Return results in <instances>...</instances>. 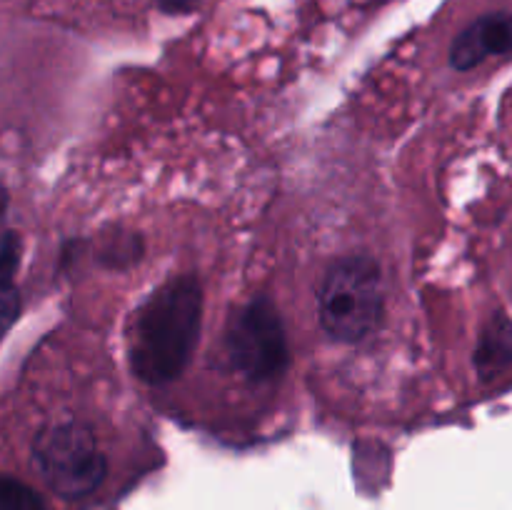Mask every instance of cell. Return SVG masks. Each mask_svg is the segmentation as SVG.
<instances>
[{
    "label": "cell",
    "mask_w": 512,
    "mask_h": 510,
    "mask_svg": "<svg viewBox=\"0 0 512 510\" xmlns=\"http://www.w3.org/2000/svg\"><path fill=\"white\" fill-rule=\"evenodd\" d=\"M203 318V290L198 280L173 278L140 305L130 330V363L150 385L178 378L193 355Z\"/></svg>",
    "instance_id": "1"
},
{
    "label": "cell",
    "mask_w": 512,
    "mask_h": 510,
    "mask_svg": "<svg viewBox=\"0 0 512 510\" xmlns=\"http://www.w3.org/2000/svg\"><path fill=\"white\" fill-rule=\"evenodd\" d=\"M33 465L40 480L65 503H80L108 480V458L93 430L78 420L53 423L35 435Z\"/></svg>",
    "instance_id": "2"
},
{
    "label": "cell",
    "mask_w": 512,
    "mask_h": 510,
    "mask_svg": "<svg viewBox=\"0 0 512 510\" xmlns=\"http://www.w3.org/2000/svg\"><path fill=\"white\" fill-rule=\"evenodd\" d=\"M383 278L365 255L343 258L328 270L320 288V323L340 343H360L383 320Z\"/></svg>",
    "instance_id": "3"
},
{
    "label": "cell",
    "mask_w": 512,
    "mask_h": 510,
    "mask_svg": "<svg viewBox=\"0 0 512 510\" xmlns=\"http://www.w3.org/2000/svg\"><path fill=\"white\" fill-rule=\"evenodd\" d=\"M225 348L233 368L245 378L275 380L288 365V338L283 320L265 298L250 300L230 318Z\"/></svg>",
    "instance_id": "4"
},
{
    "label": "cell",
    "mask_w": 512,
    "mask_h": 510,
    "mask_svg": "<svg viewBox=\"0 0 512 510\" xmlns=\"http://www.w3.org/2000/svg\"><path fill=\"white\" fill-rule=\"evenodd\" d=\"M495 55H512V13H488L470 23L450 48V63L458 70H470Z\"/></svg>",
    "instance_id": "5"
},
{
    "label": "cell",
    "mask_w": 512,
    "mask_h": 510,
    "mask_svg": "<svg viewBox=\"0 0 512 510\" xmlns=\"http://www.w3.org/2000/svg\"><path fill=\"white\" fill-rule=\"evenodd\" d=\"M512 365V323L505 318L493 320L483 333L478 348V368L483 375L498 373Z\"/></svg>",
    "instance_id": "6"
},
{
    "label": "cell",
    "mask_w": 512,
    "mask_h": 510,
    "mask_svg": "<svg viewBox=\"0 0 512 510\" xmlns=\"http://www.w3.org/2000/svg\"><path fill=\"white\" fill-rule=\"evenodd\" d=\"M0 510H45V500L23 480L0 475Z\"/></svg>",
    "instance_id": "7"
},
{
    "label": "cell",
    "mask_w": 512,
    "mask_h": 510,
    "mask_svg": "<svg viewBox=\"0 0 512 510\" xmlns=\"http://www.w3.org/2000/svg\"><path fill=\"white\" fill-rule=\"evenodd\" d=\"M20 313V295L10 280H0V340L13 328Z\"/></svg>",
    "instance_id": "8"
},
{
    "label": "cell",
    "mask_w": 512,
    "mask_h": 510,
    "mask_svg": "<svg viewBox=\"0 0 512 510\" xmlns=\"http://www.w3.org/2000/svg\"><path fill=\"white\" fill-rule=\"evenodd\" d=\"M20 255V240L15 233H5V238L0 240V280L13 278V270L18 265Z\"/></svg>",
    "instance_id": "9"
},
{
    "label": "cell",
    "mask_w": 512,
    "mask_h": 510,
    "mask_svg": "<svg viewBox=\"0 0 512 510\" xmlns=\"http://www.w3.org/2000/svg\"><path fill=\"white\" fill-rule=\"evenodd\" d=\"M165 10H173V13H183V10L195 8L200 0H158Z\"/></svg>",
    "instance_id": "10"
},
{
    "label": "cell",
    "mask_w": 512,
    "mask_h": 510,
    "mask_svg": "<svg viewBox=\"0 0 512 510\" xmlns=\"http://www.w3.org/2000/svg\"><path fill=\"white\" fill-rule=\"evenodd\" d=\"M5 213H8V190H5L3 185H0V225H3Z\"/></svg>",
    "instance_id": "11"
}]
</instances>
